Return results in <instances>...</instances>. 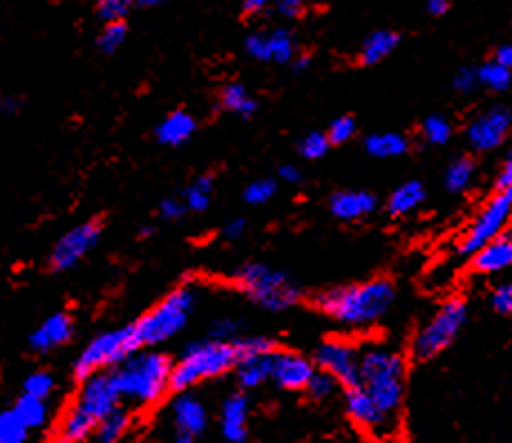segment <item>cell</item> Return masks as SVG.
I'll list each match as a JSON object with an SVG mask.
<instances>
[{
	"mask_svg": "<svg viewBox=\"0 0 512 443\" xmlns=\"http://www.w3.org/2000/svg\"><path fill=\"white\" fill-rule=\"evenodd\" d=\"M425 200V188L421 182H405L396 188V191L390 195V200H387V211L394 218H403V215H410L414 209H419Z\"/></svg>",
	"mask_w": 512,
	"mask_h": 443,
	"instance_id": "484cf974",
	"label": "cell"
},
{
	"mask_svg": "<svg viewBox=\"0 0 512 443\" xmlns=\"http://www.w3.org/2000/svg\"><path fill=\"white\" fill-rule=\"evenodd\" d=\"M338 385H340V383H338L329 372L316 370L314 376H311V379H309L305 392L309 394V399H314V401H327L329 397H334V392H336Z\"/></svg>",
	"mask_w": 512,
	"mask_h": 443,
	"instance_id": "74e56055",
	"label": "cell"
},
{
	"mask_svg": "<svg viewBox=\"0 0 512 443\" xmlns=\"http://www.w3.org/2000/svg\"><path fill=\"white\" fill-rule=\"evenodd\" d=\"M512 222V186L499 188V193L483 206L461 240L463 256H474L483 244L499 238Z\"/></svg>",
	"mask_w": 512,
	"mask_h": 443,
	"instance_id": "30bf717a",
	"label": "cell"
},
{
	"mask_svg": "<svg viewBox=\"0 0 512 443\" xmlns=\"http://www.w3.org/2000/svg\"><path fill=\"white\" fill-rule=\"evenodd\" d=\"M474 162L468 157H459L454 159V162L448 166V171H445V186H448V191L452 193H461L466 191V188L472 184L474 179Z\"/></svg>",
	"mask_w": 512,
	"mask_h": 443,
	"instance_id": "f546056e",
	"label": "cell"
},
{
	"mask_svg": "<svg viewBox=\"0 0 512 443\" xmlns=\"http://www.w3.org/2000/svg\"><path fill=\"white\" fill-rule=\"evenodd\" d=\"M30 432L32 430L25 426L14 408L0 412V443H27Z\"/></svg>",
	"mask_w": 512,
	"mask_h": 443,
	"instance_id": "4dcf8cb0",
	"label": "cell"
},
{
	"mask_svg": "<svg viewBox=\"0 0 512 443\" xmlns=\"http://www.w3.org/2000/svg\"><path fill=\"white\" fill-rule=\"evenodd\" d=\"M452 86L457 88L459 92H472L477 90L479 83V68H461L457 74H454Z\"/></svg>",
	"mask_w": 512,
	"mask_h": 443,
	"instance_id": "ee69618b",
	"label": "cell"
},
{
	"mask_svg": "<svg viewBox=\"0 0 512 443\" xmlns=\"http://www.w3.org/2000/svg\"><path fill=\"white\" fill-rule=\"evenodd\" d=\"M54 390H56V379H54V374L47 370H36L32 374H27L23 381V392L32 394V397L50 399Z\"/></svg>",
	"mask_w": 512,
	"mask_h": 443,
	"instance_id": "e575fe53",
	"label": "cell"
},
{
	"mask_svg": "<svg viewBox=\"0 0 512 443\" xmlns=\"http://www.w3.org/2000/svg\"><path fill=\"white\" fill-rule=\"evenodd\" d=\"M12 408L32 432L45 428V423L50 421V405H47V399H39L32 397V394L21 392V397L14 401Z\"/></svg>",
	"mask_w": 512,
	"mask_h": 443,
	"instance_id": "4316f807",
	"label": "cell"
},
{
	"mask_svg": "<svg viewBox=\"0 0 512 443\" xmlns=\"http://www.w3.org/2000/svg\"><path fill=\"white\" fill-rule=\"evenodd\" d=\"M242 336L237 341H217V338H204L193 341L184 347L173 363V376H170V390L188 392L204 381L220 379V376L235 370L242 361Z\"/></svg>",
	"mask_w": 512,
	"mask_h": 443,
	"instance_id": "5b68a950",
	"label": "cell"
},
{
	"mask_svg": "<svg viewBox=\"0 0 512 443\" xmlns=\"http://www.w3.org/2000/svg\"><path fill=\"white\" fill-rule=\"evenodd\" d=\"M128 39V25L126 21H112L103 23L101 32L97 36V47L103 54H115L119 47Z\"/></svg>",
	"mask_w": 512,
	"mask_h": 443,
	"instance_id": "1f68e13d",
	"label": "cell"
},
{
	"mask_svg": "<svg viewBox=\"0 0 512 443\" xmlns=\"http://www.w3.org/2000/svg\"><path fill=\"white\" fill-rule=\"evenodd\" d=\"M378 200L369 191H340L329 200V211L340 222H360L376 213Z\"/></svg>",
	"mask_w": 512,
	"mask_h": 443,
	"instance_id": "d6986e66",
	"label": "cell"
},
{
	"mask_svg": "<svg viewBox=\"0 0 512 443\" xmlns=\"http://www.w3.org/2000/svg\"><path fill=\"white\" fill-rule=\"evenodd\" d=\"M407 367L405 358L385 345H369L360 350L358 388L374 403L383 417L398 426L403 399H405Z\"/></svg>",
	"mask_w": 512,
	"mask_h": 443,
	"instance_id": "7a4b0ae2",
	"label": "cell"
},
{
	"mask_svg": "<svg viewBox=\"0 0 512 443\" xmlns=\"http://www.w3.org/2000/svg\"><path fill=\"white\" fill-rule=\"evenodd\" d=\"M510 79H512V70L504 68V65H499L497 61H490L479 68V83L492 92L508 90Z\"/></svg>",
	"mask_w": 512,
	"mask_h": 443,
	"instance_id": "d6a6232c",
	"label": "cell"
},
{
	"mask_svg": "<svg viewBox=\"0 0 512 443\" xmlns=\"http://www.w3.org/2000/svg\"><path fill=\"white\" fill-rule=\"evenodd\" d=\"M97 16L103 23L126 21L132 9L139 7V0H97Z\"/></svg>",
	"mask_w": 512,
	"mask_h": 443,
	"instance_id": "d590c367",
	"label": "cell"
},
{
	"mask_svg": "<svg viewBox=\"0 0 512 443\" xmlns=\"http://www.w3.org/2000/svg\"><path fill=\"white\" fill-rule=\"evenodd\" d=\"M23 110V99L16 94H5L0 97V117H16Z\"/></svg>",
	"mask_w": 512,
	"mask_h": 443,
	"instance_id": "7dc6e473",
	"label": "cell"
},
{
	"mask_svg": "<svg viewBox=\"0 0 512 443\" xmlns=\"http://www.w3.org/2000/svg\"><path fill=\"white\" fill-rule=\"evenodd\" d=\"M251 401L246 392H231L220 405V432L224 441L246 443L249 441Z\"/></svg>",
	"mask_w": 512,
	"mask_h": 443,
	"instance_id": "e0dca14e",
	"label": "cell"
},
{
	"mask_svg": "<svg viewBox=\"0 0 512 443\" xmlns=\"http://www.w3.org/2000/svg\"><path fill=\"white\" fill-rule=\"evenodd\" d=\"M103 235V222L92 218L79 222L77 226H72L70 231H65L59 240L54 242V247L50 251V269L52 271H70L90 256V253L97 249V244L101 242Z\"/></svg>",
	"mask_w": 512,
	"mask_h": 443,
	"instance_id": "8fae6325",
	"label": "cell"
},
{
	"mask_svg": "<svg viewBox=\"0 0 512 443\" xmlns=\"http://www.w3.org/2000/svg\"><path fill=\"white\" fill-rule=\"evenodd\" d=\"M472 265L479 273H499L512 267V233L490 240L474 253Z\"/></svg>",
	"mask_w": 512,
	"mask_h": 443,
	"instance_id": "7402d4cb",
	"label": "cell"
},
{
	"mask_svg": "<svg viewBox=\"0 0 512 443\" xmlns=\"http://www.w3.org/2000/svg\"><path fill=\"white\" fill-rule=\"evenodd\" d=\"M197 130V119L186 110H173L170 115L159 121L155 128V137L161 146H184L191 141Z\"/></svg>",
	"mask_w": 512,
	"mask_h": 443,
	"instance_id": "44dd1931",
	"label": "cell"
},
{
	"mask_svg": "<svg viewBox=\"0 0 512 443\" xmlns=\"http://www.w3.org/2000/svg\"><path fill=\"white\" fill-rule=\"evenodd\" d=\"M199 294L193 285H182L170 291L166 298L148 309L135 323L141 347H159L173 341L191 323Z\"/></svg>",
	"mask_w": 512,
	"mask_h": 443,
	"instance_id": "8992f818",
	"label": "cell"
},
{
	"mask_svg": "<svg viewBox=\"0 0 512 443\" xmlns=\"http://www.w3.org/2000/svg\"><path fill=\"white\" fill-rule=\"evenodd\" d=\"M273 3H276V0H242V14L246 18L260 16L262 12H267Z\"/></svg>",
	"mask_w": 512,
	"mask_h": 443,
	"instance_id": "c3c4849f",
	"label": "cell"
},
{
	"mask_svg": "<svg viewBox=\"0 0 512 443\" xmlns=\"http://www.w3.org/2000/svg\"><path fill=\"white\" fill-rule=\"evenodd\" d=\"M208 336L217 338V341H237V338L244 336V323L235 316L215 318L211 329H208Z\"/></svg>",
	"mask_w": 512,
	"mask_h": 443,
	"instance_id": "f35d334b",
	"label": "cell"
},
{
	"mask_svg": "<svg viewBox=\"0 0 512 443\" xmlns=\"http://www.w3.org/2000/svg\"><path fill=\"white\" fill-rule=\"evenodd\" d=\"M423 139L432 146H443L448 144L452 137V124L443 115H432L423 121Z\"/></svg>",
	"mask_w": 512,
	"mask_h": 443,
	"instance_id": "8d00e7d4",
	"label": "cell"
},
{
	"mask_svg": "<svg viewBox=\"0 0 512 443\" xmlns=\"http://www.w3.org/2000/svg\"><path fill=\"white\" fill-rule=\"evenodd\" d=\"M278 177L287 184H300L302 182V171L296 164H282L278 168Z\"/></svg>",
	"mask_w": 512,
	"mask_h": 443,
	"instance_id": "681fc988",
	"label": "cell"
},
{
	"mask_svg": "<svg viewBox=\"0 0 512 443\" xmlns=\"http://www.w3.org/2000/svg\"><path fill=\"white\" fill-rule=\"evenodd\" d=\"M492 61H497L499 65H504V68L512 70V43H506V45L497 47L495 59H492Z\"/></svg>",
	"mask_w": 512,
	"mask_h": 443,
	"instance_id": "f907efd6",
	"label": "cell"
},
{
	"mask_svg": "<svg viewBox=\"0 0 512 443\" xmlns=\"http://www.w3.org/2000/svg\"><path fill=\"white\" fill-rule=\"evenodd\" d=\"M173 363V358L155 347H144L130 354L115 370H110L121 401L135 408H150L159 403L170 390Z\"/></svg>",
	"mask_w": 512,
	"mask_h": 443,
	"instance_id": "3957f363",
	"label": "cell"
},
{
	"mask_svg": "<svg viewBox=\"0 0 512 443\" xmlns=\"http://www.w3.org/2000/svg\"><path fill=\"white\" fill-rule=\"evenodd\" d=\"M316 365L298 352H273L271 381L287 392H305Z\"/></svg>",
	"mask_w": 512,
	"mask_h": 443,
	"instance_id": "9a60e30c",
	"label": "cell"
},
{
	"mask_svg": "<svg viewBox=\"0 0 512 443\" xmlns=\"http://www.w3.org/2000/svg\"><path fill=\"white\" fill-rule=\"evenodd\" d=\"M159 218L164 222H179L188 213L186 204L182 200V195L179 197H166V200L159 202Z\"/></svg>",
	"mask_w": 512,
	"mask_h": 443,
	"instance_id": "b9f144b4",
	"label": "cell"
},
{
	"mask_svg": "<svg viewBox=\"0 0 512 443\" xmlns=\"http://www.w3.org/2000/svg\"><path fill=\"white\" fill-rule=\"evenodd\" d=\"M175 443H199V437L193 435H186V432H177Z\"/></svg>",
	"mask_w": 512,
	"mask_h": 443,
	"instance_id": "11a10c76",
	"label": "cell"
},
{
	"mask_svg": "<svg viewBox=\"0 0 512 443\" xmlns=\"http://www.w3.org/2000/svg\"><path fill=\"white\" fill-rule=\"evenodd\" d=\"M512 186V153L506 159L504 168H501V175H499V188H508Z\"/></svg>",
	"mask_w": 512,
	"mask_h": 443,
	"instance_id": "f5cc1de1",
	"label": "cell"
},
{
	"mask_svg": "<svg viewBox=\"0 0 512 443\" xmlns=\"http://www.w3.org/2000/svg\"><path fill=\"white\" fill-rule=\"evenodd\" d=\"M246 229H249V222H246L244 218H231L229 222L224 224L222 229V238L229 240V242H237L242 240L246 235Z\"/></svg>",
	"mask_w": 512,
	"mask_h": 443,
	"instance_id": "bcb514c9",
	"label": "cell"
},
{
	"mask_svg": "<svg viewBox=\"0 0 512 443\" xmlns=\"http://www.w3.org/2000/svg\"><path fill=\"white\" fill-rule=\"evenodd\" d=\"M79 383L81 385L77 394H74L72 403L59 421V428H56V437L88 443L94 428L110 412H115L119 405H123V401L110 372L92 374Z\"/></svg>",
	"mask_w": 512,
	"mask_h": 443,
	"instance_id": "277c9868",
	"label": "cell"
},
{
	"mask_svg": "<svg viewBox=\"0 0 512 443\" xmlns=\"http://www.w3.org/2000/svg\"><path fill=\"white\" fill-rule=\"evenodd\" d=\"M244 50L251 59L260 63L287 65L298 56L296 36L287 27H273V30L251 32L244 39Z\"/></svg>",
	"mask_w": 512,
	"mask_h": 443,
	"instance_id": "4fadbf2b",
	"label": "cell"
},
{
	"mask_svg": "<svg viewBox=\"0 0 512 443\" xmlns=\"http://www.w3.org/2000/svg\"><path fill=\"white\" fill-rule=\"evenodd\" d=\"M314 361L318 370L329 372L343 388H354L358 383V367H360V350L352 343L340 341V338H329L316 347Z\"/></svg>",
	"mask_w": 512,
	"mask_h": 443,
	"instance_id": "7c38bea8",
	"label": "cell"
},
{
	"mask_svg": "<svg viewBox=\"0 0 512 443\" xmlns=\"http://www.w3.org/2000/svg\"><path fill=\"white\" fill-rule=\"evenodd\" d=\"M74 336V320L65 311H54L41 325L34 327V332L27 336V345L36 354H47L68 345Z\"/></svg>",
	"mask_w": 512,
	"mask_h": 443,
	"instance_id": "2e32d148",
	"label": "cell"
},
{
	"mask_svg": "<svg viewBox=\"0 0 512 443\" xmlns=\"http://www.w3.org/2000/svg\"><path fill=\"white\" fill-rule=\"evenodd\" d=\"M510 226H512V222H510Z\"/></svg>",
	"mask_w": 512,
	"mask_h": 443,
	"instance_id": "680465c9",
	"label": "cell"
},
{
	"mask_svg": "<svg viewBox=\"0 0 512 443\" xmlns=\"http://www.w3.org/2000/svg\"><path fill=\"white\" fill-rule=\"evenodd\" d=\"M356 135V121L352 117H338L331 121V126L327 130V137L331 141V146H340V144H347L349 139Z\"/></svg>",
	"mask_w": 512,
	"mask_h": 443,
	"instance_id": "60d3db41",
	"label": "cell"
},
{
	"mask_svg": "<svg viewBox=\"0 0 512 443\" xmlns=\"http://www.w3.org/2000/svg\"><path fill=\"white\" fill-rule=\"evenodd\" d=\"M233 285L253 305L267 311H284L300 300V287L291 276L271 265H264V262H246L240 269H235Z\"/></svg>",
	"mask_w": 512,
	"mask_h": 443,
	"instance_id": "52a82bcc",
	"label": "cell"
},
{
	"mask_svg": "<svg viewBox=\"0 0 512 443\" xmlns=\"http://www.w3.org/2000/svg\"><path fill=\"white\" fill-rule=\"evenodd\" d=\"M52 443H85V441H68V439H61V437H56Z\"/></svg>",
	"mask_w": 512,
	"mask_h": 443,
	"instance_id": "6f0895ef",
	"label": "cell"
},
{
	"mask_svg": "<svg viewBox=\"0 0 512 443\" xmlns=\"http://www.w3.org/2000/svg\"><path fill=\"white\" fill-rule=\"evenodd\" d=\"M410 141L401 133H374L365 139V150L376 159H394L407 153Z\"/></svg>",
	"mask_w": 512,
	"mask_h": 443,
	"instance_id": "83f0119b",
	"label": "cell"
},
{
	"mask_svg": "<svg viewBox=\"0 0 512 443\" xmlns=\"http://www.w3.org/2000/svg\"><path fill=\"white\" fill-rule=\"evenodd\" d=\"M170 417H173L177 432H186L193 437H202L208 430V421H211L206 403L195 397L191 390L177 392L173 405H170Z\"/></svg>",
	"mask_w": 512,
	"mask_h": 443,
	"instance_id": "ac0fdd59",
	"label": "cell"
},
{
	"mask_svg": "<svg viewBox=\"0 0 512 443\" xmlns=\"http://www.w3.org/2000/svg\"><path fill=\"white\" fill-rule=\"evenodd\" d=\"M276 193H278L276 179L260 177V179H253V182L244 188V202L251 206H264L276 197Z\"/></svg>",
	"mask_w": 512,
	"mask_h": 443,
	"instance_id": "836d02e7",
	"label": "cell"
},
{
	"mask_svg": "<svg viewBox=\"0 0 512 443\" xmlns=\"http://www.w3.org/2000/svg\"><path fill=\"white\" fill-rule=\"evenodd\" d=\"M468 320V303L463 298H450L436 309V314L425 323L419 334L414 336L412 354L425 361V358H434L441 354L445 347L457 338Z\"/></svg>",
	"mask_w": 512,
	"mask_h": 443,
	"instance_id": "9c48e42d",
	"label": "cell"
},
{
	"mask_svg": "<svg viewBox=\"0 0 512 443\" xmlns=\"http://www.w3.org/2000/svg\"><path fill=\"white\" fill-rule=\"evenodd\" d=\"M291 65H293V70H296V72H305L311 65V56L309 54H298L296 59L291 61Z\"/></svg>",
	"mask_w": 512,
	"mask_h": 443,
	"instance_id": "db71d44e",
	"label": "cell"
},
{
	"mask_svg": "<svg viewBox=\"0 0 512 443\" xmlns=\"http://www.w3.org/2000/svg\"><path fill=\"white\" fill-rule=\"evenodd\" d=\"M273 7H276V14L282 21H296V18L305 14L307 0H276Z\"/></svg>",
	"mask_w": 512,
	"mask_h": 443,
	"instance_id": "7bdbcfd3",
	"label": "cell"
},
{
	"mask_svg": "<svg viewBox=\"0 0 512 443\" xmlns=\"http://www.w3.org/2000/svg\"><path fill=\"white\" fill-rule=\"evenodd\" d=\"M220 108L229 115L251 119L258 112V101L242 83H226L220 92Z\"/></svg>",
	"mask_w": 512,
	"mask_h": 443,
	"instance_id": "603a6c76",
	"label": "cell"
},
{
	"mask_svg": "<svg viewBox=\"0 0 512 443\" xmlns=\"http://www.w3.org/2000/svg\"><path fill=\"white\" fill-rule=\"evenodd\" d=\"M512 128V115L506 108H490L474 117L468 126V141L479 153H488L504 144Z\"/></svg>",
	"mask_w": 512,
	"mask_h": 443,
	"instance_id": "5bb4252c",
	"label": "cell"
},
{
	"mask_svg": "<svg viewBox=\"0 0 512 443\" xmlns=\"http://www.w3.org/2000/svg\"><path fill=\"white\" fill-rule=\"evenodd\" d=\"M448 9H450V0H428V12L432 16L448 14Z\"/></svg>",
	"mask_w": 512,
	"mask_h": 443,
	"instance_id": "816d5d0a",
	"label": "cell"
},
{
	"mask_svg": "<svg viewBox=\"0 0 512 443\" xmlns=\"http://www.w3.org/2000/svg\"><path fill=\"white\" fill-rule=\"evenodd\" d=\"M137 350H144V347L139 345L135 323L106 329V332L94 336L77 356V361L72 365L74 379L83 381L92 374L115 370L117 365H121Z\"/></svg>",
	"mask_w": 512,
	"mask_h": 443,
	"instance_id": "ba28073f",
	"label": "cell"
},
{
	"mask_svg": "<svg viewBox=\"0 0 512 443\" xmlns=\"http://www.w3.org/2000/svg\"><path fill=\"white\" fill-rule=\"evenodd\" d=\"M398 47V34L392 30H376L367 36L360 45V63L363 65H376L385 61Z\"/></svg>",
	"mask_w": 512,
	"mask_h": 443,
	"instance_id": "d4e9b609",
	"label": "cell"
},
{
	"mask_svg": "<svg viewBox=\"0 0 512 443\" xmlns=\"http://www.w3.org/2000/svg\"><path fill=\"white\" fill-rule=\"evenodd\" d=\"M490 303L495 307V311L499 314H512V282L508 285H499L495 291H492L490 296Z\"/></svg>",
	"mask_w": 512,
	"mask_h": 443,
	"instance_id": "f6af8a7d",
	"label": "cell"
},
{
	"mask_svg": "<svg viewBox=\"0 0 512 443\" xmlns=\"http://www.w3.org/2000/svg\"><path fill=\"white\" fill-rule=\"evenodd\" d=\"M329 148H331V141H329L327 133H309V135L302 137L300 146H298L300 155L305 159L325 157L329 153Z\"/></svg>",
	"mask_w": 512,
	"mask_h": 443,
	"instance_id": "ab89813d",
	"label": "cell"
},
{
	"mask_svg": "<svg viewBox=\"0 0 512 443\" xmlns=\"http://www.w3.org/2000/svg\"><path fill=\"white\" fill-rule=\"evenodd\" d=\"M166 3L168 0H139V7H161Z\"/></svg>",
	"mask_w": 512,
	"mask_h": 443,
	"instance_id": "9f6ffc18",
	"label": "cell"
},
{
	"mask_svg": "<svg viewBox=\"0 0 512 443\" xmlns=\"http://www.w3.org/2000/svg\"><path fill=\"white\" fill-rule=\"evenodd\" d=\"M215 193V179L211 175H199L191 184L184 188L182 200L186 204L188 213H204L213 202Z\"/></svg>",
	"mask_w": 512,
	"mask_h": 443,
	"instance_id": "f1b7e54d",
	"label": "cell"
},
{
	"mask_svg": "<svg viewBox=\"0 0 512 443\" xmlns=\"http://www.w3.org/2000/svg\"><path fill=\"white\" fill-rule=\"evenodd\" d=\"M132 426V414L128 408H119L115 412H110L106 419H103L97 428H94L90 443H121L123 437L128 435V430Z\"/></svg>",
	"mask_w": 512,
	"mask_h": 443,
	"instance_id": "cb8c5ba5",
	"label": "cell"
},
{
	"mask_svg": "<svg viewBox=\"0 0 512 443\" xmlns=\"http://www.w3.org/2000/svg\"><path fill=\"white\" fill-rule=\"evenodd\" d=\"M394 285L390 280H367L358 285L334 287L316 296L314 305L322 314L349 329H367L381 323L394 305Z\"/></svg>",
	"mask_w": 512,
	"mask_h": 443,
	"instance_id": "6da1fadb",
	"label": "cell"
},
{
	"mask_svg": "<svg viewBox=\"0 0 512 443\" xmlns=\"http://www.w3.org/2000/svg\"><path fill=\"white\" fill-rule=\"evenodd\" d=\"M273 352H276V350H273ZM273 352L246 354L233 370L237 388L249 392V390H258V388H262L264 383L271 381Z\"/></svg>",
	"mask_w": 512,
	"mask_h": 443,
	"instance_id": "ffe728a7",
	"label": "cell"
}]
</instances>
